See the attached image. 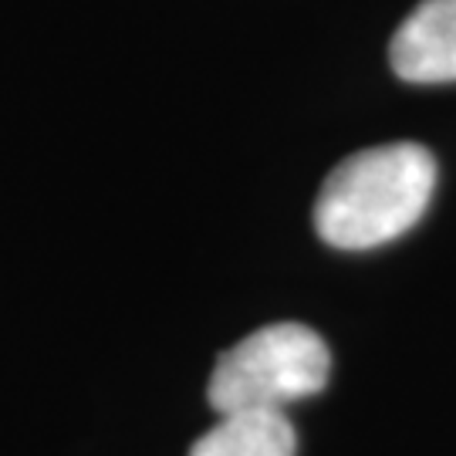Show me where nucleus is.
Here are the masks:
<instances>
[{
    "label": "nucleus",
    "instance_id": "20e7f679",
    "mask_svg": "<svg viewBox=\"0 0 456 456\" xmlns=\"http://www.w3.org/2000/svg\"><path fill=\"white\" fill-rule=\"evenodd\" d=\"M297 436L284 412H224L193 443L190 456H294Z\"/></svg>",
    "mask_w": 456,
    "mask_h": 456
},
{
    "label": "nucleus",
    "instance_id": "f257e3e1",
    "mask_svg": "<svg viewBox=\"0 0 456 456\" xmlns=\"http://www.w3.org/2000/svg\"><path fill=\"white\" fill-rule=\"evenodd\" d=\"M436 190V159L419 142L362 149L328 173L314 230L328 247L372 250L419 224Z\"/></svg>",
    "mask_w": 456,
    "mask_h": 456
},
{
    "label": "nucleus",
    "instance_id": "7ed1b4c3",
    "mask_svg": "<svg viewBox=\"0 0 456 456\" xmlns=\"http://www.w3.org/2000/svg\"><path fill=\"white\" fill-rule=\"evenodd\" d=\"M389 61L409 85L456 82V0H423L392 34Z\"/></svg>",
    "mask_w": 456,
    "mask_h": 456
},
{
    "label": "nucleus",
    "instance_id": "f03ea898",
    "mask_svg": "<svg viewBox=\"0 0 456 456\" xmlns=\"http://www.w3.org/2000/svg\"><path fill=\"white\" fill-rule=\"evenodd\" d=\"M331 352L308 325H267L224 352L210 375V406L224 412H281L325 389Z\"/></svg>",
    "mask_w": 456,
    "mask_h": 456
}]
</instances>
